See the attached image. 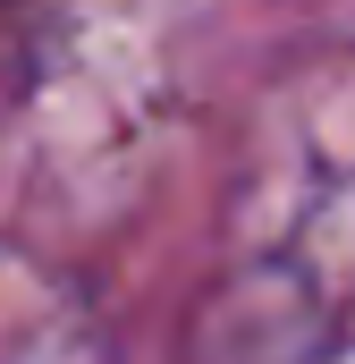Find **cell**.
Listing matches in <instances>:
<instances>
[{"label":"cell","mask_w":355,"mask_h":364,"mask_svg":"<svg viewBox=\"0 0 355 364\" xmlns=\"http://www.w3.org/2000/svg\"><path fill=\"white\" fill-rule=\"evenodd\" d=\"M51 34H60V0H0V93H34L43 60H51Z\"/></svg>","instance_id":"obj_1"}]
</instances>
